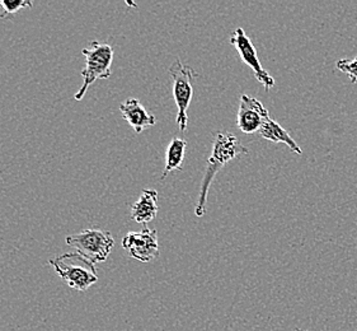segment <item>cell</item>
<instances>
[{"mask_svg":"<svg viewBox=\"0 0 357 331\" xmlns=\"http://www.w3.org/2000/svg\"><path fill=\"white\" fill-rule=\"evenodd\" d=\"M298 331H301V330H298Z\"/></svg>","mask_w":357,"mask_h":331,"instance_id":"15","label":"cell"},{"mask_svg":"<svg viewBox=\"0 0 357 331\" xmlns=\"http://www.w3.org/2000/svg\"><path fill=\"white\" fill-rule=\"evenodd\" d=\"M122 247L129 252L130 256L142 263H149L159 255L158 233L148 226L139 232H129L122 238Z\"/></svg>","mask_w":357,"mask_h":331,"instance_id":"7","label":"cell"},{"mask_svg":"<svg viewBox=\"0 0 357 331\" xmlns=\"http://www.w3.org/2000/svg\"><path fill=\"white\" fill-rule=\"evenodd\" d=\"M268 117L270 114L261 102L248 94L241 96L239 110L236 115V126L244 134L258 133Z\"/></svg>","mask_w":357,"mask_h":331,"instance_id":"8","label":"cell"},{"mask_svg":"<svg viewBox=\"0 0 357 331\" xmlns=\"http://www.w3.org/2000/svg\"><path fill=\"white\" fill-rule=\"evenodd\" d=\"M169 75L173 83V97L178 108L177 114V124L182 133L187 129L188 115L187 111L191 105L193 96L192 82L199 77V74L193 71L191 66L182 64V61L177 59L169 66Z\"/></svg>","mask_w":357,"mask_h":331,"instance_id":"5","label":"cell"},{"mask_svg":"<svg viewBox=\"0 0 357 331\" xmlns=\"http://www.w3.org/2000/svg\"><path fill=\"white\" fill-rule=\"evenodd\" d=\"M0 6L4 9V12L0 15V18H6L7 15H15L20 9L33 7V3L29 0H0Z\"/></svg>","mask_w":357,"mask_h":331,"instance_id":"13","label":"cell"},{"mask_svg":"<svg viewBox=\"0 0 357 331\" xmlns=\"http://www.w3.org/2000/svg\"><path fill=\"white\" fill-rule=\"evenodd\" d=\"M50 264L70 288L84 292L98 281V273L93 263L78 252L63 253L51 259Z\"/></svg>","mask_w":357,"mask_h":331,"instance_id":"2","label":"cell"},{"mask_svg":"<svg viewBox=\"0 0 357 331\" xmlns=\"http://www.w3.org/2000/svg\"><path fill=\"white\" fill-rule=\"evenodd\" d=\"M236 50L238 51V55L242 59L244 64L248 65L250 69L255 73L256 80L264 87V89L268 92L272 87L275 86V80L270 75V73L264 69L259 59H258L257 50L255 45L250 41V37L245 35L244 29L242 27L236 29L234 34L230 37V41Z\"/></svg>","mask_w":357,"mask_h":331,"instance_id":"6","label":"cell"},{"mask_svg":"<svg viewBox=\"0 0 357 331\" xmlns=\"http://www.w3.org/2000/svg\"><path fill=\"white\" fill-rule=\"evenodd\" d=\"M82 52L86 57V66L82 71L83 84L75 94L77 101H82L84 98L88 88L96 80H108L112 75L111 66L114 61V47L111 45L92 41Z\"/></svg>","mask_w":357,"mask_h":331,"instance_id":"3","label":"cell"},{"mask_svg":"<svg viewBox=\"0 0 357 331\" xmlns=\"http://www.w3.org/2000/svg\"><path fill=\"white\" fill-rule=\"evenodd\" d=\"M158 213V193L153 189H145L140 198L131 205V219L136 223L144 224L151 222Z\"/></svg>","mask_w":357,"mask_h":331,"instance_id":"10","label":"cell"},{"mask_svg":"<svg viewBox=\"0 0 357 331\" xmlns=\"http://www.w3.org/2000/svg\"><path fill=\"white\" fill-rule=\"evenodd\" d=\"M248 153H250L248 148H245L236 135H233L230 133L228 134L218 133L215 135L213 151H211V156L207 159L206 171L201 181L200 194H199L197 203L195 207L196 216H202L205 214L207 194H208V190L214 181L216 173L219 172L224 166L228 165V162L236 159L238 156L248 154Z\"/></svg>","mask_w":357,"mask_h":331,"instance_id":"1","label":"cell"},{"mask_svg":"<svg viewBox=\"0 0 357 331\" xmlns=\"http://www.w3.org/2000/svg\"><path fill=\"white\" fill-rule=\"evenodd\" d=\"M122 117L135 130L136 134L143 133L144 130L151 128L157 124V117L149 114L139 100L128 98L120 106Z\"/></svg>","mask_w":357,"mask_h":331,"instance_id":"9","label":"cell"},{"mask_svg":"<svg viewBox=\"0 0 357 331\" xmlns=\"http://www.w3.org/2000/svg\"><path fill=\"white\" fill-rule=\"evenodd\" d=\"M261 137L270 140L272 143H284L287 145L294 153L301 154V148L298 143L294 140L291 135L289 134V131H286L278 122H275L271 117H268L261 130L258 131Z\"/></svg>","mask_w":357,"mask_h":331,"instance_id":"11","label":"cell"},{"mask_svg":"<svg viewBox=\"0 0 357 331\" xmlns=\"http://www.w3.org/2000/svg\"><path fill=\"white\" fill-rule=\"evenodd\" d=\"M66 244L93 264L107 260L114 246V238L108 230L89 228L66 237Z\"/></svg>","mask_w":357,"mask_h":331,"instance_id":"4","label":"cell"},{"mask_svg":"<svg viewBox=\"0 0 357 331\" xmlns=\"http://www.w3.org/2000/svg\"><path fill=\"white\" fill-rule=\"evenodd\" d=\"M186 140L181 138H173L165 152V167L162 179H165L172 171H182L186 154Z\"/></svg>","mask_w":357,"mask_h":331,"instance_id":"12","label":"cell"},{"mask_svg":"<svg viewBox=\"0 0 357 331\" xmlns=\"http://www.w3.org/2000/svg\"><path fill=\"white\" fill-rule=\"evenodd\" d=\"M337 68L349 75L351 83L357 82V57L354 59H342L337 61Z\"/></svg>","mask_w":357,"mask_h":331,"instance_id":"14","label":"cell"}]
</instances>
